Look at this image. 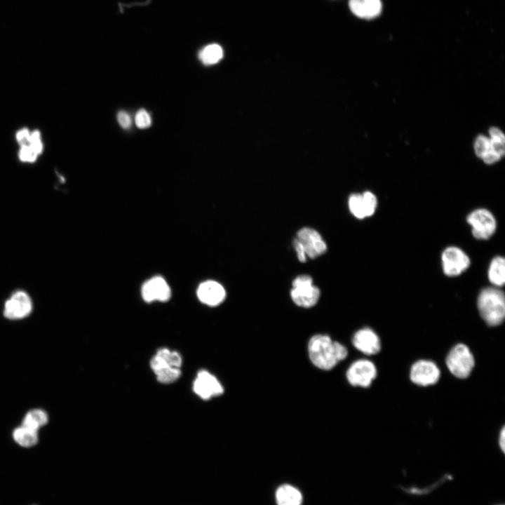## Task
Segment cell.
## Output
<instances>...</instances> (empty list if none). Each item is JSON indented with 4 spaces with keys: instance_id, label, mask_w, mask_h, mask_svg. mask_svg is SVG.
<instances>
[{
    "instance_id": "obj_29",
    "label": "cell",
    "mask_w": 505,
    "mask_h": 505,
    "mask_svg": "<svg viewBox=\"0 0 505 505\" xmlns=\"http://www.w3.org/2000/svg\"><path fill=\"white\" fill-rule=\"evenodd\" d=\"M31 130L27 128H22L15 133V140L19 146L26 144L29 139Z\"/></svg>"
},
{
    "instance_id": "obj_14",
    "label": "cell",
    "mask_w": 505,
    "mask_h": 505,
    "mask_svg": "<svg viewBox=\"0 0 505 505\" xmlns=\"http://www.w3.org/2000/svg\"><path fill=\"white\" fill-rule=\"evenodd\" d=\"M352 342L358 351L367 355L375 354L381 349L378 335L368 328L358 330L353 337Z\"/></svg>"
},
{
    "instance_id": "obj_26",
    "label": "cell",
    "mask_w": 505,
    "mask_h": 505,
    "mask_svg": "<svg viewBox=\"0 0 505 505\" xmlns=\"http://www.w3.org/2000/svg\"><path fill=\"white\" fill-rule=\"evenodd\" d=\"M490 147V140L485 136L480 135L476 140L475 151L476 154L483 158L487 152Z\"/></svg>"
},
{
    "instance_id": "obj_18",
    "label": "cell",
    "mask_w": 505,
    "mask_h": 505,
    "mask_svg": "<svg viewBox=\"0 0 505 505\" xmlns=\"http://www.w3.org/2000/svg\"><path fill=\"white\" fill-rule=\"evenodd\" d=\"M13 439L22 447H32L39 441V431L23 424L15 428L12 433Z\"/></svg>"
},
{
    "instance_id": "obj_4",
    "label": "cell",
    "mask_w": 505,
    "mask_h": 505,
    "mask_svg": "<svg viewBox=\"0 0 505 505\" xmlns=\"http://www.w3.org/2000/svg\"><path fill=\"white\" fill-rule=\"evenodd\" d=\"M474 358L467 346L458 344L449 352L446 365L450 372L459 378H466L474 366Z\"/></svg>"
},
{
    "instance_id": "obj_20",
    "label": "cell",
    "mask_w": 505,
    "mask_h": 505,
    "mask_svg": "<svg viewBox=\"0 0 505 505\" xmlns=\"http://www.w3.org/2000/svg\"><path fill=\"white\" fill-rule=\"evenodd\" d=\"M48 422V416L46 411L41 409H32L26 413L22 424L39 431Z\"/></svg>"
},
{
    "instance_id": "obj_34",
    "label": "cell",
    "mask_w": 505,
    "mask_h": 505,
    "mask_svg": "<svg viewBox=\"0 0 505 505\" xmlns=\"http://www.w3.org/2000/svg\"><path fill=\"white\" fill-rule=\"evenodd\" d=\"M502 505V504H501Z\"/></svg>"
},
{
    "instance_id": "obj_5",
    "label": "cell",
    "mask_w": 505,
    "mask_h": 505,
    "mask_svg": "<svg viewBox=\"0 0 505 505\" xmlns=\"http://www.w3.org/2000/svg\"><path fill=\"white\" fill-rule=\"evenodd\" d=\"M472 234L478 239L489 238L496 230L497 223L493 215L487 209L478 208L467 217Z\"/></svg>"
},
{
    "instance_id": "obj_33",
    "label": "cell",
    "mask_w": 505,
    "mask_h": 505,
    "mask_svg": "<svg viewBox=\"0 0 505 505\" xmlns=\"http://www.w3.org/2000/svg\"><path fill=\"white\" fill-rule=\"evenodd\" d=\"M499 446L501 447V450L504 452L505 448V430L504 427H503L501 430V433L499 434Z\"/></svg>"
},
{
    "instance_id": "obj_3",
    "label": "cell",
    "mask_w": 505,
    "mask_h": 505,
    "mask_svg": "<svg viewBox=\"0 0 505 505\" xmlns=\"http://www.w3.org/2000/svg\"><path fill=\"white\" fill-rule=\"evenodd\" d=\"M290 296L295 304L304 308L314 306L318 301L321 292L313 284V280L309 275H300L292 281Z\"/></svg>"
},
{
    "instance_id": "obj_23",
    "label": "cell",
    "mask_w": 505,
    "mask_h": 505,
    "mask_svg": "<svg viewBox=\"0 0 505 505\" xmlns=\"http://www.w3.org/2000/svg\"><path fill=\"white\" fill-rule=\"evenodd\" d=\"M156 355L163 358L171 367L180 368L182 365L181 356L176 351H170L166 348H162L158 350Z\"/></svg>"
},
{
    "instance_id": "obj_17",
    "label": "cell",
    "mask_w": 505,
    "mask_h": 505,
    "mask_svg": "<svg viewBox=\"0 0 505 505\" xmlns=\"http://www.w3.org/2000/svg\"><path fill=\"white\" fill-rule=\"evenodd\" d=\"M278 505H301L302 495L295 487L290 485H283L278 488L276 492Z\"/></svg>"
},
{
    "instance_id": "obj_11",
    "label": "cell",
    "mask_w": 505,
    "mask_h": 505,
    "mask_svg": "<svg viewBox=\"0 0 505 505\" xmlns=\"http://www.w3.org/2000/svg\"><path fill=\"white\" fill-rule=\"evenodd\" d=\"M440 377V370L431 361L420 360L415 363L410 370V379L415 384L429 386L436 383Z\"/></svg>"
},
{
    "instance_id": "obj_2",
    "label": "cell",
    "mask_w": 505,
    "mask_h": 505,
    "mask_svg": "<svg viewBox=\"0 0 505 505\" xmlns=\"http://www.w3.org/2000/svg\"><path fill=\"white\" fill-rule=\"evenodd\" d=\"M478 307L487 324L498 325L504 319L505 299L502 290L498 288H486L478 295Z\"/></svg>"
},
{
    "instance_id": "obj_31",
    "label": "cell",
    "mask_w": 505,
    "mask_h": 505,
    "mask_svg": "<svg viewBox=\"0 0 505 505\" xmlns=\"http://www.w3.org/2000/svg\"><path fill=\"white\" fill-rule=\"evenodd\" d=\"M293 245L298 260L301 262H304L307 260V255L302 244L295 238L293 242Z\"/></svg>"
},
{
    "instance_id": "obj_1",
    "label": "cell",
    "mask_w": 505,
    "mask_h": 505,
    "mask_svg": "<svg viewBox=\"0 0 505 505\" xmlns=\"http://www.w3.org/2000/svg\"><path fill=\"white\" fill-rule=\"evenodd\" d=\"M308 352L313 365L323 370L332 369L348 354L343 344L321 334L315 335L309 339Z\"/></svg>"
},
{
    "instance_id": "obj_22",
    "label": "cell",
    "mask_w": 505,
    "mask_h": 505,
    "mask_svg": "<svg viewBox=\"0 0 505 505\" xmlns=\"http://www.w3.org/2000/svg\"><path fill=\"white\" fill-rule=\"evenodd\" d=\"M157 380L163 384L174 382L181 375L180 368L168 366L155 373Z\"/></svg>"
},
{
    "instance_id": "obj_27",
    "label": "cell",
    "mask_w": 505,
    "mask_h": 505,
    "mask_svg": "<svg viewBox=\"0 0 505 505\" xmlns=\"http://www.w3.org/2000/svg\"><path fill=\"white\" fill-rule=\"evenodd\" d=\"M488 150L500 158L504 154V142L491 138L490 140V147Z\"/></svg>"
},
{
    "instance_id": "obj_28",
    "label": "cell",
    "mask_w": 505,
    "mask_h": 505,
    "mask_svg": "<svg viewBox=\"0 0 505 505\" xmlns=\"http://www.w3.org/2000/svg\"><path fill=\"white\" fill-rule=\"evenodd\" d=\"M150 366L154 372L156 373L170 365L163 358L156 354L151 360Z\"/></svg>"
},
{
    "instance_id": "obj_19",
    "label": "cell",
    "mask_w": 505,
    "mask_h": 505,
    "mask_svg": "<svg viewBox=\"0 0 505 505\" xmlns=\"http://www.w3.org/2000/svg\"><path fill=\"white\" fill-rule=\"evenodd\" d=\"M490 283L496 287H501L505 281V261L504 257L497 256L492 259L488 270Z\"/></svg>"
},
{
    "instance_id": "obj_9",
    "label": "cell",
    "mask_w": 505,
    "mask_h": 505,
    "mask_svg": "<svg viewBox=\"0 0 505 505\" xmlns=\"http://www.w3.org/2000/svg\"><path fill=\"white\" fill-rule=\"evenodd\" d=\"M297 240L302 244L307 257L314 259L323 255L327 249L325 241L315 229L304 227L299 230Z\"/></svg>"
},
{
    "instance_id": "obj_16",
    "label": "cell",
    "mask_w": 505,
    "mask_h": 505,
    "mask_svg": "<svg viewBox=\"0 0 505 505\" xmlns=\"http://www.w3.org/2000/svg\"><path fill=\"white\" fill-rule=\"evenodd\" d=\"M349 6L355 15L363 19L377 17L382 9L381 0H349Z\"/></svg>"
},
{
    "instance_id": "obj_8",
    "label": "cell",
    "mask_w": 505,
    "mask_h": 505,
    "mask_svg": "<svg viewBox=\"0 0 505 505\" xmlns=\"http://www.w3.org/2000/svg\"><path fill=\"white\" fill-rule=\"evenodd\" d=\"M32 310V302L29 296L23 291H17L6 302L4 315L8 319L18 320L29 316Z\"/></svg>"
},
{
    "instance_id": "obj_13",
    "label": "cell",
    "mask_w": 505,
    "mask_h": 505,
    "mask_svg": "<svg viewBox=\"0 0 505 505\" xmlns=\"http://www.w3.org/2000/svg\"><path fill=\"white\" fill-rule=\"evenodd\" d=\"M143 299L148 302L155 300L166 302L170 297V289L161 276H155L147 281L142 287Z\"/></svg>"
},
{
    "instance_id": "obj_12",
    "label": "cell",
    "mask_w": 505,
    "mask_h": 505,
    "mask_svg": "<svg viewBox=\"0 0 505 505\" xmlns=\"http://www.w3.org/2000/svg\"><path fill=\"white\" fill-rule=\"evenodd\" d=\"M377 198L370 191L362 194H354L349 198V208L351 214L358 219L372 215L377 208Z\"/></svg>"
},
{
    "instance_id": "obj_10",
    "label": "cell",
    "mask_w": 505,
    "mask_h": 505,
    "mask_svg": "<svg viewBox=\"0 0 505 505\" xmlns=\"http://www.w3.org/2000/svg\"><path fill=\"white\" fill-rule=\"evenodd\" d=\"M194 392L202 399L208 400L224 392L222 385L218 379L206 370H201L193 384Z\"/></svg>"
},
{
    "instance_id": "obj_30",
    "label": "cell",
    "mask_w": 505,
    "mask_h": 505,
    "mask_svg": "<svg viewBox=\"0 0 505 505\" xmlns=\"http://www.w3.org/2000/svg\"><path fill=\"white\" fill-rule=\"evenodd\" d=\"M116 118L119 125L123 128L128 129L131 126V118L127 112L124 111L119 112Z\"/></svg>"
},
{
    "instance_id": "obj_25",
    "label": "cell",
    "mask_w": 505,
    "mask_h": 505,
    "mask_svg": "<svg viewBox=\"0 0 505 505\" xmlns=\"http://www.w3.org/2000/svg\"><path fill=\"white\" fill-rule=\"evenodd\" d=\"M135 123L139 128L145 129L151 126L152 119L149 114L145 109H142L136 113Z\"/></svg>"
},
{
    "instance_id": "obj_7",
    "label": "cell",
    "mask_w": 505,
    "mask_h": 505,
    "mask_svg": "<svg viewBox=\"0 0 505 505\" xmlns=\"http://www.w3.org/2000/svg\"><path fill=\"white\" fill-rule=\"evenodd\" d=\"M441 260L443 271L449 276L460 275L470 265L468 255L462 250L454 246L445 249Z\"/></svg>"
},
{
    "instance_id": "obj_6",
    "label": "cell",
    "mask_w": 505,
    "mask_h": 505,
    "mask_svg": "<svg viewBox=\"0 0 505 505\" xmlns=\"http://www.w3.org/2000/svg\"><path fill=\"white\" fill-rule=\"evenodd\" d=\"M377 376L375 364L369 360L361 359L354 362L346 371V378L354 386H369Z\"/></svg>"
},
{
    "instance_id": "obj_21",
    "label": "cell",
    "mask_w": 505,
    "mask_h": 505,
    "mask_svg": "<svg viewBox=\"0 0 505 505\" xmlns=\"http://www.w3.org/2000/svg\"><path fill=\"white\" fill-rule=\"evenodd\" d=\"M223 57V50L217 43H211L203 47L198 53V58L206 65L217 63Z\"/></svg>"
},
{
    "instance_id": "obj_24",
    "label": "cell",
    "mask_w": 505,
    "mask_h": 505,
    "mask_svg": "<svg viewBox=\"0 0 505 505\" xmlns=\"http://www.w3.org/2000/svg\"><path fill=\"white\" fill-rule=\"evenodd\" d=\"M19 147L18 156L21 162L33 163L37 161L40 155L31 146L25 144Z\"/></svg>"
},
{
    "instance_id": "obj_32",
    "label": "cell",
    "mask_w": 505,
    "mask_h": 505,
    "mask_svg": "<svg viewBox=\"0 0 505 505\" xmlns=\"http://www.w3.org/2000/svg\"><path fill=\"white\" fill-rule=\"evenodd\" d=\"M490 134L492 139L499 140L505 142V137L503 133L497 128H492L490 130Z\"/></svg>"
},
{
    "instance_id": "obj_15",
    "label": "cell",
    "mask_w": 505,
    "mask_h": 505,
    "mask_svg": "<svg viewBox=\"0 0 505 505\" xmlns=\"http://www.w3.org/2000/svg\"><path fill=\"white\" fill-rule=\"evenodd\" d=\"M197 295L201 302L209 306H216L223 302L226 292L218 282L207 281L198 286Z\"/></svg>"
}]
</instances>
